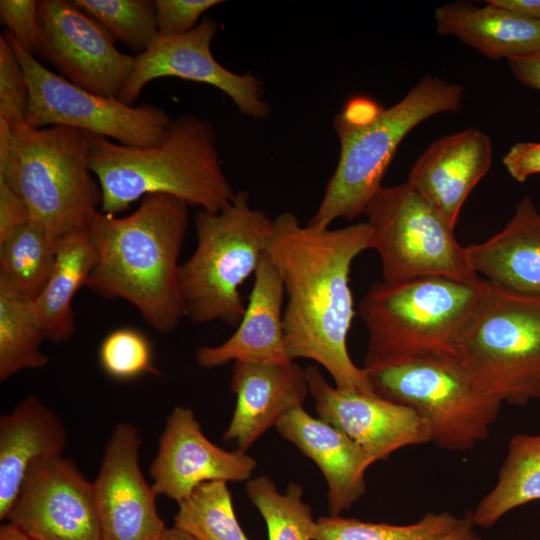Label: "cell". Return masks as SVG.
<instances>
[{"instance_id":"277c9868","label":"cell","mask_w":540,"mask_h":540,"mask_svg":"<svg viewBox=\"0 0 540 540\" xmlns=\"http://www.w3.org/2000/svg\"><path fill=\"white\" fill-rule=\"evenodd\" d=\"M464 87L425 76L394 105L371 99L348 101L334 118L340 154L322 200L308 225L325 229L336 219L363 214L404 137L424 120L462 107Z\"/></svg>"},{"instance_id":"cb8c5ba5","label":"cell","mask_w":540,"mask_h":540,"mask_svg":"<svg viewBox=\"0 0 540 540\" xmlns=\"http://www.w3.org/2000/svg\"><path fill=\"white\" fill-rule=\"evenodd\" d=\"M485 3L478 7L455 1L438 7L434 14L437 32L455 36L491 59L509 60L540 51V21Z\"/></svg>"},{"instance_id":"b9f144b4","label":"cell","mask_w":540,"mask_h":540,"mask_svg":"<svg viewBox=\"0 0 540 540\" xmlns=\"http://www.w3.org/2000/svg\"><path fill=\"white\" fill-rule=\"evenodd\" d=\"M13 141V128L3 118H0V168H2L9 157Z\"/></svg>"},{"instance_id":"44dd1931","label":"cell","mask_w":540,"mask_h":540,"mask_svg":"<svg viewBox=\"0 0 540 540\" xmlns=\"http://www.w3.org/2000/svg\"><path fill=\"white\" fill-rule=\"evenodd\" d=\"M275 427L319 467L328 486L330 515H340L366 493L365 473L376 461L339 429L303 406L287 412Z\"/></svg>"},{"instance_id":"ee69618b","label":"cell","mask_w":540,"mask_h":540,"mask_svg":"<svg viewBox=\"0 0 540 540\" xmlns=\"http://www.w3.org/2000/svg\"><path fill=\"white\" fill-rule=\"evenodd\" d=\"M162 540H197L181 528L173 525L169 527Z\"/></svg>"},{"instance_id":"603a6c76","label":"cell","mask_w":540,"mask_h":540,"mask_svg":"<svg viewBox=\"0 0 540 540\" xmlns=\"http://www.w3.org/2000/svg\"><path fill=\"white\" fill-rule=\"evenodd\" d=\"M473 271L506 289L540 296V212L529 196L502 230L465 247Z\"/></svg>"},{"instance_id":"484cf974","label":"cell","mask_w":540,"mask_h":540,"mask_svg":"<svg viewBox=\"0 0 540 540\" xmlns=\"http://www.w3.org/2000/svg\"><path fill=\"white\" fill-rule=\"evenodd\" d=\"M540 500V434H515L494 487L472 511L476 526L492 527L511 510Z\"/></svg>"},{"instance_id":"1f68e13d","label":"cell","mask_w":540,"mask_h":540,"mask_svg":"<svg viewBox=\"0 0 540 540\" xmlns=\"http://www.w3.org/2000/svg\"><path fill=\"white\" fill-rule=\"evenodd\" d=\"M85 14L99 23L115 41L137 55L147 51L159 36L155 1L73 0Z\"/></svg>"},{"instance_id":"7402d4cb","label":"cell","mask_w":540,"mask_h":540,"mask_svg":"<svg viewBox=\"0 0 540 540\" xmlns=\"http://www.w3.org/2000/svg\"><path fill=\"white\" fill-rule=\"evenodd\" d=\"M66 439L61 419L37 396L24 398L0 417L1 520H6L32 465L62 455Z\"/></svg>"},{"instance_id":"2e32d148","label":"cell","mask_w":540,"mask_h":540,"mask_svg":"<svg viewBox=\"0 0 540 540\" xmlns=\"http://www.w3.org/2000/svg\"><path fill=\"white\" fill-rule=\"evenodd\" d=\"M305 371L319 418L355 441L376 462L401 448L431 442L427 423L411 408L374 392L339 389L315 366Z\"/></svg>"},{"instance_id":"8992f818","label":"cell","mask_w":540,"mask_h":540,"mask_svg":"<svg viewBox=\"0 0 540 540\" xmlns=\"http://www.w3.org/2000/svg\"><path fill=\"white\" fill-rule=\"evenodd\" d=\"M483 282L424 277L372 283L359 304L368 332L362 368L419 356L455 357L458 334Z\"/></svg>"},{"instance_id":"6da1fadb","label":"cell","mask_w":540,"mask_h":540,"mask_svg":"<svg viewBox=\"0 0 540 540\" xmlns=\"http://www.w3.org/2000/svg\"><path fill=\"white\" fill-rule=\"evenodd\" d=\"M367 249V222L319 229L283 212L273 219L266 253L287 297L283 328L289 358L315 361L339 389L373 392L347 348L355 316L351 266Z\"/></svg>"},{"instance_id":"5bb4252c","label":"cell","mask_w":540,"mask_h":540,"mask_svg":"<svg viewBox=\"0 0 540 540\" xmlns=\"http://www.w3.org/2000/svg\"><path fill=\"white\" fill-rule=\"evenodd\" d=\"M6 521L31 540H101L92 481L63 455L32 465Z\"/></svg>"},{"instance_id":"83f0119b","label":"cell","mask_w":540,"mask_h":540,"mask_svg":"<svg viewBox=\"0 0 540 540\" xmlns=\"http://www.w3.org/2000/svg\"><path fill=\"white\" fill-rule=\"evenodd\" d=\"M58 241L28 223L0 243V277L26 301L44 289L56 261Z\"/></svg>"},{"instance_id":"3957f363","label":"cell","mask_w":540,"mask_h":540,"mask_svg":"<svg viewBox=\"0 0 540 540\" xmlns=\"http://www.w3.org/2000/svg\"><path fill=\"white\" fill-rule=\"evenodd\" d=\"M89 167L100 185L105 214L117 215L153 194L219 212L236 194L220 163L213 124L193 114L172 119L163 141L150 147L94 135Z\"/></svg>"},{"instance_id":"d590c367","label":"cell","mask_w":540,"mask_h":540,"mask_svg":"<svg viewBox=\"0 0 540 540\" xmlns=\"http://www.w3.org/2000/svg\"><path fill=\"white\" fill-rule=\"evenodd\" d=\"M221 3L220 0H155L159 36L191 31L207 10Z\"/></svg>"},{"instance_id":"e0dca14e","label":"cell","mask_w":540,"mask_h":540,"mask_svg":"<svg viewBox=\"0 0 540 540\" xmlns=\"http://www.w3.org/2000/svg\"><path fill=\"white\" fill-rule=\"evenodd\" d=\"M256 466L255 459L245 451H228L211 442L194 412L177 406L167 417L160 436L150 466L151 484L157 496L179 503L206 482L248 481Z\"/></svg>"},{"instance_id":"f1b7e54d","label":"cell","mask_w":540,"mask_h":540,"mask_svg":"<svg viewBox=\"0 0 540 540\" xmlns=\"http://www.w3.org/2000/svg\"><path fill=\"white\" fill-rule=\"evenodd\" d=\"M177 504L174 525L197 540H251L236 517L225 481L203 483Z\"/></svg>"},{"instance_id":"74e56055","label":"cell","mask_w":540,"mask_h":540,"mask_svg":"<svg viewBox=\"0 0 540 540\" xmlns=\"http://www.w3.org/2000/svg\"><path fill=\"white\" fill-rule=\"evenodd\" d=\"M508 173L518 182L540 174V142H518L503 157Z\"/></svg>"},{"instance_id":"7c38bea8","label":"cell","mask_w":540,"mask_h":540,"mask_svg":"<svg viewBox=\"0 0 540 540\" xmlns=\"http://www.w3.org/2000/svg\"><path fill=\"white\" fill-rule=\"evenodd\" d=\"M217 30V22L205 17L185 34L158 36L147 51L135 56L133 71L117 98L133 106L148 83L176 77L221 90L245 116L267 118L271 108L260 81L251 74L234 73L214 58L211 44Z\"/></svg>"},{"instance_id":"d6986e66","label":"cell","mask_w":540,"mask_h":540,"mask_svg":"<svg viewBox=\"0 0 540 540\" xmlns=\"http://www.w3.org/2000/svg\"><path fill=\"white\" fill-rule=\"evenodd\" d=\"M253 277L249 300L236 331L219 345L200 347L195 355L200 367L213 369L231 361L264 365L293 361L284 340V286L267 253Z\"/></svg>"},{"instance_id":"f35d334b","label":"cell","mask_w":540,"mask_h":540,"mask_svg":"<svg viewBox=\"0 0 540 540\" xmlns=\"http://www.w3.org/2000/svg\"><path fill=\"white\" fill-rule=\"evenodd\" d=\"M507 61L519 82L540 92V51Z\"/></svg>"},{"instance_id":"ab89813d","label":"cell","mask_w":540,"mask_h":540,"mask_svg":"<svg viewBox=\"0 0 540 540\" xmlns=\"http://www.w3.org/2000/svg\"><path fill=\"white\" fill-rule=\"evenodd\" d=\"M510 13L529 20L540 21V0H487Z\"/></svg>"},{"instance_id":"7bdbcfd3","label":"cell","mask_w":540,"mask_h":540,"mask_svg":"<svg viewBox=\"0 0 540 540\" xmlns=\"http://www.w3.org/2000/svg\"><path fill=\"white\" fill-rule=\"evenodd\" d=\"M0 540H31L24 533L10 523H5L0 527Z\"/></svg>"},{"instance_id":"7a4b0ae2","label":"cell","mask_w":540,"mask_h":540,"mask_svg":"<svg viewBox=\"0 0 540 540\" xmlns=\"http://www.w3.org/2000/svg\"><path fill=\"white\" fill-rule=\"evenodd\" d=\"M188 208L174 196L153 194L124 217L98 211L87 228L96 263L85 287L105 299L127 301L160 334L174 332L185 317L179 255Z\"/></svg>"},{"instance_id":"52a82bcc","label":"cell","mask_w":540,"mask_h":540,"mask_svg":"<svg viewBox=\"0 0 540 540\" xmlns=\"http://www.w3.org/2000/svg\"><path fill=\"white\" fill-rule=\"evenodd\" d=\"M455 358L478 390L502 404L540 399V296L484 280Z\"/></svg>"},{"instance_id":"30bf717a","label":"cell","mask_w":540,"mask_h":540,"mask_svg":"<svg viewBox=\"0 0 540 540\" xmlns=\"http://www.w3.org/2000/svg\"><path fill=\"white\" fill-rule=\"evenodd\" d=\"M364 214L369 249L380 258L382 281L446 277L475 283L482 279L471 268L455 228L407 181L382 186Z\"/></svg>"},{"instance_id":"ac0fdd59","label":"cell","mask_w":540,"mask_h":540,"mask_svg":"<svg viewBox=\"0 0 540 540\" xmlns=\"http://www.w3.org/2000/svg\"><path fill=\"white\" fill-rule=\"evenodd\" d=\"M489 136L467 128L434 141L415 161L407 182L453 227L467 197L488 173Z\"/></svg>"},{"instance_id":"f546056e","label":"cell","mask_w":540,"mask_h":540,"mask_svg":"<svg viewBox=\"0 0 540 540\" xmlns=\"http://www.w3.org/2000/svg\"><path fill=\"white\" fill-rule=\"evenodd\" d=\"M246 494L263 517L268 540H314L316 520L303 500V489L290 483L280 493L266 476L249 479Z\"/></svg>"},{"instance_id":"ba28073f","label":"cell","mask_w":540,"mask_h":540,"mask_svg":"<svg viewBox=\"0 0 540 540\" xmlns=\"http://www.w3.org/2000/svg\"><path fill=\"white\" fill-rule=\"evenodd\" d=\"M273 219L236 192L219 212L200 210L195 218L196 247L180 265L184 316L194 323L238 325L246 304L240 287L255 275L267 252Z\"/></svg>"},{"instance_id":"836d02e7","label":"cell","mask_w":540,"mask_h":540,"mask_svg":"<svg viewBox=\"0 0 540 540\" xmlns=\"http://www.w3.org/2000/svg\"><path fill=\"white\" fill-rule=\"evenodd\" d=\"M29 88L19 59L4 34L0 36V118L12 127L25 121Z\"/></svg>"},{"instance_id":"60d3db41","label":"cell","mask_w":540,"mask_h":540,"mask_svg":"<svg viewBox=\"0 0 540 540\" xmlns=\"http://www.w3.org/2000/svg\"><path fill=\"white\" fill-rule=\"evenodd\" d=\"M475 526L472 511H467L461 517L459 524L442 540H480Z\"/></svg>"},{"instance_id":"9c48e42d","label":"cell","mask_w":540,"mask_h":540,"mask_svg":"<svg viewBox=\"0 0 540 540\" xmlns=\"http://www.w3.org/2000/svg\"><path fill=\"white\" fill-rule=\"evenodd\" d=\"M364 371L371 390L414 410L441 449L467 451L488 439L501 410L455 357H412Z\"/></svg>"},{"instance_id":"d6a6232c","label":"cell","mask_w":540,"mask_h":540,"mask_svg":"<svg viewBox=\"0 0 540 540\" xmlns=\"http://www.w3.org/2000/svg\"><path fill=\"white\" fill-rule=\"evenodd\" d=\"M98 358L102 370L115 380L158 373L153 366L150 340L134 328L122 327L107 334L100 344Z\"/></svg>"},{"instance_id":"8fae6325","label":"cell","mask_w":540,"mask_h":540,"mask_svg":"<svg viewBox=\"0 0 540 540\" xmlns=\"http://www.w3.org/2000/svg\"><path fill=\"white\" fill-rule=\"evenodd\" d=\"M4 35L19 59L28 84L25 115L28 125L76 128L135 147L158 145L165 138L172 119L161 107L151 104L134 107L117 97L89 92L45 68L7 30Z\"/></svg>"},{"instance_id":"5b68a950","label":"cell","mask_w":540,"mask_h":540,"mask_svg":"<svg viewBox=\"0 0 540 540\" xmlns=\"http://www.w3.org/2000/svg\"><path fill=\"white\" fill-rule=\"evenodd\" d=\"M13 128L0 178L22 198L30 223L56 241L86 229L100 211L102 192L89 167L93 134L65 126Z\"/></svg>"},{"instance_id":"4316f807","label":"cell","mask_w":540,"mask_h":540,"mask_svg":"<svg viewBox=\"0 0 540 540\" xmlns=\"http://www.w3.org/2000/svg\"><path fill=\"white\" fill-rule=\"evenodd\" d=\"M29 302L0 277V381L26 369H39L49 358L41 351L44 333L29 311Z\"/></svg>"},{"instance_id":"4fadbf2b","label":"cell","mask_w":540,"mask_h":540,"mask_svg":"<svg viewBox=\"0 0 540 540\" xmlns=\"http://www.w3.org/2000/svg\"><path fill=\"white\" fill-rule=\"evenodd\" d=\"M41 42L37 55L67 80L97 95L118 97L133 71L135 56L73 1L38 0Z\"/></svg>"},{"instance_id":"e575fe53","label":"cell","mask_w":540,"mask_h":540,"mask_svg":"<svg viewBox=\"0 0 540 540\" xmlns=\"http://www.w3.org/2000/svg\"><path fill=\"white\" fill-rule=\"evenodd\" d=\"M0 17L18 45L35 56L41 42V26L37 1L1 0Z\"/></svg>"},{"instance_id":"8d00e7d4","label":"cell","mask_w":540,"mask_h":540,"mask_svg":"<svg viewBox=\"0 0 540 540\" xmlns=\"http://www.w3.org/2000/svg\"><path fill=\"white\" fill-rule=\"evenodd\" d=\"M29 222L26 204L5 180L0 178V243Z\"/></svg>"},{"instance_id":"9a60e30c","label":"cell","mask_w":540,"mask_h":540,"mask_svg":"<svg viewBox=\"0 0 540 540\" xmlns=\"http://www.w3.org/2000/svg\"><path fill=\"white\" fill-rule=\"evenodd\" d=\"M141 439L129 422L116 424L92 481L101 540H162L168 527L140 467Z\"/></svg>"},{"instance_id":"ffe728a7","label":"cell","mask_w":540,"mask_h":540,"mask_svg":"<svg viewBox=\"0 0 540 540\" xmlns=\"http://www.w3.org/2000/svg\"><path fill=\"white\" fill-rule=\"evenodd\" d=\"M236 404L225 441L246 451L290 410L302 406L309 386L305 369L294 361L281 365L234 362L230 382Z\"/></svg>"},{"instance_id":"d4e9b609","label":"cell","mask_w":540,"mask_h":540,"mask_svg":"<svg viewBox=\"0 0 540 540\" xmlns=\"http://www.w3.org/2000/svg\"><path fill=\"white\" fill-rule=\"evenodd\" d=\"M87 228L58 241L53 272L41 293L28 304L45 338L53 343L66 342L73 336L76 326L72 302L96 263Z\"/></svg>"},{"instance_id":"4dcf8cb0","label":"cell","mask_w":540,"mask_h":540,"mask_svg":"<svg viewBox=\"0 0 540 540\" xmlns=\"http://www.w3.org/2000/svg\"><path fill=\"white\" fill-rule=\"evenodd\" d=\"M451 512H428L407 525L365 522L340 515L316 520L314 540H442L460 522Z\"/></svg>"}]
</instances>
